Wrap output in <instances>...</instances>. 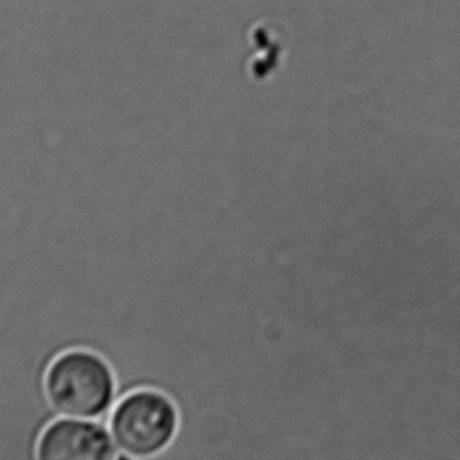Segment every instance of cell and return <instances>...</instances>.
I'll list each match as a JSON object with an SVG mask.
<instances>
[{"label": "cell", "mask_w": 460, "mask_h": 460, "mask_svg": "<svg viewBox=\"0 0 460 460\" xmlns=\"http://www.w3.org/2000/svg\"><path fill=\"white\" fill-rule=\"evenodd\" d=\"M45 393L58 418L108 421L119 401L112 366L90 350H70L52 361Z\"/></svg>", "instance_id": "6da1fadb"}, {"label": "cell", "mask_w": 460, "mask_h": 460, "mask_svg": "<svg viewBox=\"0 0 460 460\" xmlns=\"http://www.w3.org/2000/svg\"><path fill=\"white\" fill-rule=\"evenodd\" d=\"M180 424L177 403L152 388L120 397L106 421L117 449L133 460L155 459L166 453L179 435Z\"/></svg>", "instance_id": "7a4b0ae2"}]
</instances>
